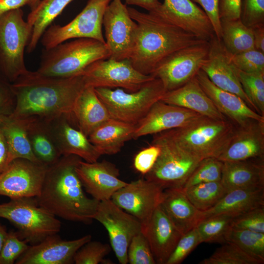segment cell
<instances>
[{"mask_svg":"<svg viewBox=\"0 0 264 264\" xmlns=\"http://www.w3.org/2000/svg\"><path fill=\"white\" fill-rule=\"evenodd\" d=\"M240 19L249 27L264 23V0H242Z\"/></svg>","mask_w":264,"mask_h":264,"instance_id":"c3c4849f","label":"cell"},{"mask_svg":"<svg viewBox=\"0 0 264 264\" xmlns=\"http://www.w3.org/2000/svg\"><path fill=\"white\" fill-rule=\"evenodd\" d=\"M48 167L26 159H14L0 174V195L10 199L38 196Z\"/></svg>","mask_w":264,"mask_h":264,"instance_id":"9a60e30c","label":"cell"},{"mask_svg":"<svg viewBox=\"0 0 264 264\" xmlns=\"http://www.w3.org/2000/svg\"><path fill=\"white\" fill-rule=\"evenodd\" d=\"M209 43L208 57L201 69L216 86L239 96L254 110L251 101L242 89L236 67L231 62L221 40L215 36Z\"/></svg>","mask_w":264,"mask_h":264,"instance_id":"ffe728a7","label":"cell"},{"mask_svg":"<svg viewBox=\"0 0 264 264\" xmlns=\"http://www.w3.org/2000/svg\"><path fill=\"white\" fill-rule=\"evenodd\" d=\"M110 56L106 43L90 38H77L44 49L37 71L46 76L69 78L81 75L92 63Z\"/></svg>","mask_w":264,"mask_h":264,"instance_id":"5b68a950","label":"cell"},{"mask_svg":"<svg viewBox=\"0 0 264 264\" xmlns=\"http://www.w3.org/2000/svg\"><path fill=\"white\" fill-rule=\"evenodd\" d=\"M163 189L153 181L140 178L119 189L111 198L118 207L145 226L160 204Z\"/></svg>","mask_w":264,"mask_h":264,"instance_id":"2e32d148","label":"cell"},{"mask_svg":"<svg viewBox=\"0 0 264 264\" xmlns=\"http://www.w3.org/2000/svg\"><path fill=\"white\" fill-rule=\"evenodd\" d=\"M28 140L32 151L42 164L50 166L62 156L56 144L49 121L38 117H24Z\"/></svg>","mask_w":264,"mask_h":264,"instance_id":"f1b7e54d","label":"cell"},{"mask_svg":"<svg viewBox=\"0 0 264 264\" xmlns=\"http://www.w3.org/2000/svg\"><path fill=\"white\" fill-rule=\"evenodd\" d=\"M209 49V42H204L176 51L162 60L151 75L161 80L166 91L176 89L196 76Z\"/></svg>","mask_w":264,"mask_h":264,"instance_id":"8fae6325","label":"cell"},{"mask_svg":"<svg viewBox=\"0 0 264 264\" xmlns=\"http://www.w3.org/2000/svg\"><path fill=\"white\" fill-rule=\"evenodd\" d=\"M202 243L196 226L183 234L166 264H179Z\"/></svg>","mask_w":264,"mask_h":264,"instance_id":"f6af8a7d","label":"cell"},{"mask_svg":"<svg viewBox=\"0 0 264 264\" xmlns=\"http://www.w3.org/2000/svg\"><path fill=\"white\" fill-rule=\"evenodd\" d=\"M29 245L16 232L7 233L0 252V264H13L27 249Z\"/></svg>","mask_w":264,"mask_h":264,"instance_id":"bcb514c9","label":"cell"},{"mask_svg":"<svg viewBox=\"0 0 264 264\" xmlns=\"http://www.w3.org/2000/svg\"><path fill=\"white\" fill-rule=\"evenodd\" d=\"M160 205L182 235L199 221L201 211L191 203L183 188L164 190Z\"/></svg>","mask_w":264,"mask_h":264,"instance_id":"83f0119b","label":"cell"},{"mask_svg":"<svg viewBox=\"0 0 264 264\" xmlns=\"http://www.w3.org/2000/svg\"><path fill=\"white\" fill-rule=\"evenodd\" d=\"M111 0H88L82 11L64 25H50L41 42L44 49L71 39L90 38L105 43L102 26L106 9Z\"/></svg>","mask_w":264,"mask_h":264,"instance_id":"30bf717a","label":"cell"},{"mask_svg":"<svg viewBox=\"0 0 264 264\" xmlns=\"http://www.w3.org/2000/svg\"><path fill=\"white\" fill-rule=\"evenodd\" d=\"M73 0H41L31 9L26 21L33 27L26 47L28 53H31L36 49L44 31Z\"/></svg>","mask_w":264,"mask_h":264,"instance_id":"836d02e7","label":"cell"},{"mask_svg":"<svg viewBox=\"0 0 264 264\" xmlns=\"http://www.w3.org/2000/svg\"><path fill=\"white\" fill-rule=\"evenodd\" d=\"M130 264H155L148 242L142 231L132 238L127 251Z\"/></svg>","mask_w":264,"mask_h":264,"instance_id":"ee69618b","label":"cell"},{"mask_svg":"<svg viewBox=\"0 0 264 264\" xmlns=\"http://www.w3.org/2000/svg\"><path fill=\"white\" fill-rule=\"evenodd\" d=\"M160 152L159 146L152 144L139 151L133 159V166L136 171L145 176L154 166Z\"/></svg>","mask_w":264,"mask_h":264,"instance_id":"681fc988","label":"cell"},{"mask_svg":"<svg viewBox=\"0 0 264 264\" xmlns=\"http://www.w3.org/2000/svg\"><path fill=\"white\" fill-rule=\"evenodd\" d=\"M0 217L11 222L19 237L30 245L58 234L62 226L55 216L38 204L35 198L11 199L0 204Z\"/></svg>","mask_w":264,"mask_h":264,"instance_id":"8992f818","label":"cell"},{"mask_svg":"<svg viewBox=\"0 0 264 264\" xmlns=\"http://www.w3.org/2000/svg\"><path fill=\"white\" fill-rule=\"evenodd\" d=\"M111 247L107 243L98 241H90L84 244L76 252L74 263L76 264H98L111 251Z\"/></svg>","mask_w":264,"mask_h":264,"instance_id":"b9f144b4","label":"cell"},{"mask_svg":"<svg viewBox=\"0 0 264 264\" xmlns=\"http://www.w3.org/2000/svg\"><path fill=\"white\" fill-rule=\"evenodd\" d=\"M48 120L62 155H75L88 162H96L102 155L88 137L74 127L73 116L63 115Z\"/></svg>","mask_w":264,"mask_h":264,"instance_id":"7402d4cb","label":"cell"},{"mask_svg":"<svg viewBox=\"0 0 264 264\" xmlns=\"http://www.w3.org/2000/svg\"><path fill=\"white\" fill-rule=\"evenodd\" d=\"M105 43L110 52V59H128L133 48L137 24L131 17L127 4L121 0H111L103 18Z\"/></svg>","mask_w":264,"mask_h":264,"instance_id":"5bb4252c","label":"cell"},{"mask_svg":"<svg viewBox=\"0 0 264 264\" xmlns=\"http://www.w3.org/2000/svg\"><path fill=\"white\" fill-rule=\"evenodd\" d=\"M242 0H220L219 15L220 20H236L240 19Z\"/></svg>","mask_w":264,"mask_h":264,"instance_id":"f5cc1de1","label":"cell"},{"mask_svg":"<svg viewBox=\"0 0 264 264\" xmlns=\"http://www.w3.org/2000/svg\"><path fill=\"white\" fill-rule=\"evenodd\" d=\"M95 91L103 102L110 118L136 125L153 105L162 98L166 90L161 80L154 78L134 92L121 88H96Z\"/></svg>","mask_w":264,"mask_h":264,"instance_id":"52a82bcc","label":"cell"},{"mask_svg":"<svg viewBox=\"0 0 264 264\" xmlns=\"http://www.w3.org/2000/svg\"><path fill=\"white\" fill-rule=\"evenodd\" d=\"M135 129V125L110 118L95 128L88 138L101 155H112L133 139Z\"/></svg>","mask_w":264,"mask_h":264,"instance_id":"f546056e","label":"cell"},{"mask_svg":"<svg viewBox=\"0 0 264 264\" xmlns=\"http://www.w3.org/2000/svg\"><path fill=\"white\" fill-rule=\"evenodd\" d=\"M72 115L78 128L88 137L110 118L107 108L91 87H86L81 92L74 104Z\"/></svg>","mask_w":264,"mask_h":264,"instance_id":"4dcf8cb0","label":"cell"},{"mask_svg":"<svg viewBox=\"0 0 264 264\" xmlns=\"http://www.w3.org/2000/svg\"><path fill=\"white\" fill-rule=\"evenodd\" d=\"M199 264H263L259 260L249 255L237 245L225 242Z\"/></svg>","mask_w":264,"mask_h":264,"instance_id":"ab89813d","label":"cell"},{"mask_svg":"<svg viewBox=\"0 0 264 264\" xmlns=\"http://www.w3.org/2000/svg\"><path fill=\"white\" fill-rule=\"evenodd\" d=\"M231 227L264 233V207L257 208L235 217Z\"/></svg>","mask_w":264,"mask_h":264,"instance_id":"7dc6e473","label":"cell"},{"mask_svg":"<svg viewBox=\"0 0 264 264\" xmlns=\"http://www.w3.org/2000/svg\"><path fill=\"white\" fill-rule=\"evenodd\" d=\"M11 86L16 99L11 116L47 119L63 115L73 116L75 102L86 87L82 75L59 78L29 70L11 83Z\"/></svg>","mask_w":264,"mask_h":264,"instance_id":"6da1fadb","label":"cell"},{"mask_svg":"<svg viewBox=\"0 0 264 264\" xmlns=\"http://www.w3.org/2000/svg\"><path fill=\"white\" fill-rule=\"evenodd\" d=\"M255 49L264 53V23L251 27Z\"/></svg>","mask_w":264,"mask_h":264,"instance_id":"9f6ffc18","label":"cell"},{"mask_svg":"<svg viewBox=\"0 0 264 264\" xmlns=\"http://www.w3.org/2000/svg\"><path fill=\"white\" fill-rule=\"evenodd\" d=\"M235 216L215 215L200 221L196 226L202 242H225V236L232 227Z\"/></svg>","mask_w":264,"mask_h":264,"instance_id":"74e56055","label":"cell"},{"mask_svg":"<svg viewBox=\"0 0 264 264\" xmlns=\"http://www.w3.org/2000/svg\"><path fill=\"white\" fill-rule=\"evenodd\" d=\"M156 264H166L182 235L160 204L142 227Z\"/></svg>","mask_w":264,"mask_h":264,"instance_id":"cb8c5ba5","label":"cell"},{"mask_svg":"<svg viewBox=\"0 0 264 264\" xmlns=\"http://www.w3.org/2000/svg\"><path fill=\"white\" fill-rule=\"evenodd\" d=\"M16 104V96L11 83L0 74V119L11 115Z\"/></svg>","mask_w":264,"mask_h":264,"instance_id":"f907efd6","label":"cell"},{"mask_svg":"<svg viewBox=\"0 0 264 264\" xmlns=\"http://www.w3.org/2000/svg\"><path fill=\"white\" fill-rule=\"evenodd\" d=\"M196 77L217 110L234 125H242L250 119L264 121V116L251 109L239 96L216 86L201 69Z\"/></svg>","mask_w":264,"mask_h":264,"instance_id":"d4e9b609","label":"cell"},{"mask_svg":"<svg viewBox=\"0 0 264 264\" xmlns=\"http://www.w3.org/2000/svg\"><path fill=\"white\" fill-rule=\"evenodd\" d=\"M152 144L158 145L160 154L144 176L163 190L183 188L201 159L187 153L161 132L154 134Z\"/></svg>","mask_w":264,"mask_h":264,"instance_id":"9c48e42d","label":"cell"},{"mask_svg":"<svg viewBox=\"0 0 264 264\" xmlns=\"http://www.w3.org/2000/svg\"><path fill=\"white\" fill-rule=\"evenodd\" d=\"M221 182L228 192L264 188V158L223 162Z\"/></svg>","mask_w":264,"mask_h":264,"instance_id":"484cf974","label":"cell"},{"mask_svg":"<svg viewBox=\"0 0 264 264\" xmlns=\"http://www.w3.org/2000/svg\"><path fill=\"white\" fill-rule=\"evenodd\" d=\"M242 89L254 110L264 117V72L249 73L236 68Z\"/></svg>","mask_w":264,"mask_h":264,"instance_id":"f35d334b","label":"cell"},{"mask_svg":"<svg viewBox=\"0 0 264 264\" xmlns=\"http://www.w3.org/2000/svg\"><path fill=\"white\" fill-rule=\"evenodd\" d=\"M223 162L216 157L201 159L187 180L183 189L205 182L220 181Z\"/></svg>","mask_w":264,"mask_h":264,"instance_id":"60d3db41","label":"cell"},{"mask_svg":"<svg viewBox=\"0 0 264 264\" xmlns=\"http://www.w3.org/2000/svg\"><path fill=\"white\" fill-rule=\"evenodd\" d=\"M0 125L8 147L9 163L17 158L41 163L32 151L25 118H16L10 115L0 119Z\"/></svg>","mask_w":264,"mask_h":264,"instance_id":"d6a6232c","label":"cell"},{"mask_svg":"<svg viewBox=\"0 0 264 264\" xmlns=\"http://www.w3.org/2000/svg\"><path fill=\"white\" fill-rule=\"evenodd\" d=\"M75 155H62L49 166L39 195L38 204L64 220L90 223L99 201L86 195L76 168L80 160Z\"/></svg>","mask_w":264,"mask_h":264,"instance_id":"7a4b0ae2","label":"cell"},{"mask_svg":"<svg viewBox=\"0 0 264 264\" xmlns=\"http://www.w3.org/2000/svg\"><path fill=\"white\" fill-rule=\"evenodd\" d=\"M160 101L212 118L227 119L217 110L196 76L181 87L166 91Z\"/></svg>","mask_w":264,"mask_h":264,"instance_id":"4316f807","label":"cell"},{"mask_svg":"<svg viewBox=\"0 0 264 264\" xmlns=\"http://www.w3.org/2000/svg\"><path fill=\"white\" fill-rule=\"evenodd\" d=\"M220 40L228 53L235 54L255 48L252 29L240 19L220 20Z\"/></svg>","mask_w":264,"mask_h":264,"instance_id":"e575fe53","label":"cell"},{"mask_svg":"<svg viewBox=\"0 0 264 264\" xmlns=\"http://www.w3.org/2000/svg\"><path fill=\"white\" fill-rule=\"evenodd\" d=\"M91 240L87 235L79 239L66 241L58 234L46 237L41 242L29 245L27 249L17 260L16 264H70L78 250Z\"/></svg>","mask_w":264,"mask_h":264,"instance_id":"ac0fdd59","label":"cell"},{"mask_svg":"<svg viewBox=\"0 0 264 264\" xmlns=\"http://www.w3.org/2000/svg\"><path fill=\"white\" fill-rule=\"evenodd\" d=\"M261 207H264V188L235 189L228 191L212 208L201 211L199 221L220 214H228L236 217Z\"/></svg>","mask_w":264,"mask_h":264,"instance_id":"1f68e13d","label":"cell"},{"mask_svg":"<svg viewBox=\"0 0 264 264\" xmlns=\"http://www.w3.org/2000/svg\"><path fill=\"white\" fill-rule=\"evenodd\" d=\"M9 164L8 145L0 125V174Z\"/></svg>","mask_w":264,"mask_h":264,"instance_id":"11a10c76","label":"cell"},{"mask_svg":"<svg viewBox=\"0 0 264 264\" xmlns=\"http://www.w3.org/2000/svg\"><path fill=\"white\" fill-rule=\"evenodd\" d=\"M7 233L5 228L0 224V252L2 249Z\"/></svg>","mask_w":264,"mask_h":264,"instance_id":"680465c9","label":"cell"},{"mask_svg":"<svg viewBox=\"0 0 264 264\" xmlns=\"http://www.w3.org/2000/svg\"><path fill=\"white\" fill-rule=\"evenodd\" d=\"M86 87L121 88L134 92L154 77L136 70L129 59H101L88 66L81 75Z\"/></svg>","mask_w":264,"mask_h":264,"instance_id":"7c38bea8","label":"cell"},{"mask_svg":"<svg viewBox=\"0 0 264 264\" xmlns=\"http://www.w3.org/2000/svg\"><path fill=\"white\" fill-rule=\"evenodd\" d=\"M183 189L191 203L201 211L215 206L228 192L221 180L201 183Z\"/></svg>","mask_w":264,"mask_h":264,"instance_id":"d590c367","label":"cell"},{"mask_svg":"<svg viewBox=\"0 0 264 264\" xmlns=\"http://www.w3.org/2000/svg\"><path fill=\"white\" fill-rule=\"evenodd\" d=\"M21 8L0 14V74L11 83L28 70L24 53L32 26Z\"/></svg>","mask_w":264,"mask_h":264,"instance_id":"ba28073f","label":"cell"},{"mask_svg":"<svg viewBox=\"0 0 264 264\" xmlns=\"http://www.w3.org/2000/svg\"><path fill=\"white\" fill-rule=\"evenodd\" d=\"M264 158V121L250 119L235 125L231 137L217 158L222 162Z\"/></svg>","mask_w":264,"mask_h":264,"instance_id":"44dd1931","label":"cell"},{"mask_svg":"<svg viewBox=\"0 0 264 264\" xmlns=\"http://www.w3.org/2000/svg\"><path fill=\"white\" fill-rule=\"evenodd\" d=\"M137 24L134 45L128 59L139 72L151 75L157 65L174 52L204 42L158 16L128 7Z\"/></svg>","mask_w":264,"mask_h":264,"instance_id":"3957f363","label":"cell"},{"mask_svg":"<svg viewBox=\"0 0 264 264\" xmlns=\"http://www.w3.org/2000/svg\"><path fill=\"white\" fill-rule=\"evenodd\" d=\"M125 1L126 4L140 7L147 10L148 12H154L161 4L158 0H125Z\"/></svg>","mask_w":264,"mask_h":264,"instance_id":"6f0895ef","label":"cell"},{"mask_svg":"<svg viewBox=\"0 0 264 264\" xmlns=\"http://www.w3.org/2000/svg\"><path fill=\"white\" fill-rule=\"evenodd\" d=\"M150 13L202 40L209 42L215 36L209 18L191 0H164Z\"/></svg>","mask_w":264,"mask_h":264,"instance_id":"e0dca14e","label":"cell"},{"mask_svg":"<svg viewBox=\"0 0 264 264\" xmlns=\"http://www.w3.org/2000/svg\"><path fill=\"white\" fill-rule=\"evenodd\" d=\"M225 242L234 243L264 263V233L231 227L225 236Z\"/></svg>","mask_w":264,"mask_h":264,"instance_id":"8d00e7d4","label":"cell"},{"mask_svg":"<svg viewBox=\"0 0 264 264\" xmlns=\"http://www.w3.org/2000/svg\"><path fill=\"white\" fill-rule=\"evenodd\" d=\"M198 3L202 8L213 27L215 36L221 40V30L220 19L219 15L220 0H191Z\"/></svg>","mask_w":264,"mask_h":264,"instance_id":"816d5d0a","label":"cell"},{"mask_svg":"<svg viewBox=\"0 0 264 264\" xmlns=\"http://www.w3.org/2000/svg\"><path fill=\"white\" fill-rule=\"evenodd\" d=\"M199 115L190 110L158 101L135 125L133 139L181 127Z\"/></svg>","mask_w":264,"mask_h":264,"instance_id":"603a6c76","label":"cell"},{"mask_svg":"<svg viewBox=\"0 0 264 264\" xmlns=\"http://www.w3.org/2000/svg\"><path fill=\"white\" fill-rule=\"evenodd\" d=\"M228 54L237 69L249 73L264 72V53L253 48L238 54Z\"/></svg>","mask_w":264,"mask_h":264,"instance_id":"7bdbcfd3","label":"cell"},{"mask_svg":"<svg viewBox=\"0 0 264 264\" xmlns=\"http://www.w3.org/2000/svg\"><path fill=\"white\" fill-rule=\"evenodd\" d=\"M41 0H0V14L4 12L21 8L28 5L31 9L34 8Z\"/></svg>","mask_w":264,"mask_h":264,"instance_id":"db71d44e","label":"cell"},{"mask_svg":"<svg viewBox=\"0 0 264 264\" xmlns=\"http://www.w3.org/2000/svg\"><path fill=\"white\" fill-rule=\"evenodd\" d=\"M94 219L107 230L111 247L119 263H128L127 251L130 243L133 237L142 231L140 221L111 199L99 202Z\"/></svg>","mask_w":264,"mask_h":264,"instance_id":"4fadbf2b","label":"cell"},{"mask_svg":"<svg viewBox=\"0 0 264 264\" xmlns=\"http://www.w3.org/2000/svg\"><path fill=\"white\" fill-rule=\"evenodd\" d=\"M235 128L228 119H216L199 115L186 124L161 133L181 149L201 159L218 158Z\"/></svg>","mask_w":264,"mask_h":264,"instance_id":"277c9868","label":"cell"},{"mask_svg":"<svg viewBox=\"0 0 264 264\" xmlns=\"http://www.w3.org/2000/svg\"><path fill=\"white\" fill-rule=\"evenodd\" d=\"M85 191L99 201L111 199L112 196L127 183L118 178L119 170L112 163L80 161L76 168Z\"/></svg>","mask_w":264,"mask_h":264,"instance_id":"d6986e66","label":"cell"}]
</instances>
